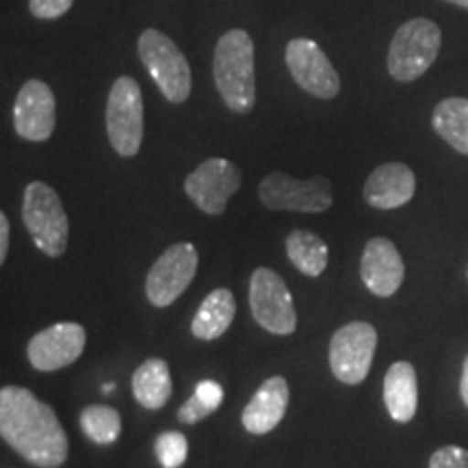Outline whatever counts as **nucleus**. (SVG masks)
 <instances>
[{
	"mask_svg": "<svg viewBox=\"0 0 468 468\" xmlns=\"http://www.w3.org/2000/svg\"><path fill=\"white\" fill-rule=\"evenodd\" d=\"M444 3H452V5H455V7L468 9V0H444Z\"/></svg>",
	"mask_w": 468,
	"mask_h": 468,
	"instance_id": "c756f323",
	"label": "nucleus"
},
{
	"mask_svg": "<svg viewBox=\"0 0 468 468\" xmlns=\"http://www.w3.org/2000/svg\"><path fill=\"white\" fill-rule=\"evenodd\" d=\"M22 221L28 234L46 256H61L68 248L69 226L61 197L50 185L35 180L28 183L22 200Z\"/></svg>",
	"mask_w": 468,
	"mask_h": 468,
	"instance_id": "39448f33",
	"label": "nucleus"
},
{
	"mask_svg": "<svg viewBox=\"0 0 468 468\" xmlns=\"http://www.w3.org/2000/svg\"><path fill=\"white\" fill-rule=\"evenodd\" d=\"M197 273V250L191 243H174L152 265L145 278V295L152 306L165 308L189 289Z\"/></svg>",
	"mask_w": 468,
	"mask_h": 468,
	"instance_id": "9b49d317",
	"label": "nucleus"
},
{
	"mask_svg": "<svg viewBox=\"0 0 468 468\" xmlns=\"http://www.w3.org/2000/svg\"><path fill=\"white\" fill-rule=\"evenodd\" d=\"M417 191L414 172L403 163H384L373 169L365 185V200L368 207L393 210L408 204Z\"/></svg>",
	"mask_w": 468,
	"mask_h": 468,
	"instance_id": "dca6fc26",
	"label": "nucleus"
},
{
	"mask_svg": "<svg viewBox=\"0 0 468 468\" xmlns=\"http://www.w3.org/2000/svg\"><path fill=\"white\" fill-rule=\"evenodd\" d=\"M250 308L256 324L269 335L289 336L297 327L291 291L273 269L259 267L250 280Z\"/></svg>",
	"mask_w": 468,
	"mask_h": 468,
	"instance_id": "6e6552de",
	"label": "nucleus"
},
{
	"mask_svg": "<svg viewBox=\"0 0 468 468\" xmlns=\"http://www.w3.org/2000/svg\"><path fill=\"white\" fill-rule=\"evenodd\" d=\"M259 197L271 210H292V213H324L332 207V183L325 176L297 180L284 172L265 176L259 185Z\"/></svg>",
	"mask_w": 468,
	"mask_h": 468,
	"instance_id": "0eeeda50",
	"label": "nucleus"
},
{
	"mask_svg": "<svg viewBox=\"0 0 468 468\" xmlns=\"http://www.w3.org/2000/svg\"><path fill=\"white\" fill-rule=\"evenodd\" d=\"M109 144L120 156L137 154L144 144V96L133 76H120L107 101Z\"/></svg>",
	"mask_w": 468,
	"mask_h": 468,
	"instance_id": "423d86ee",
	"label": "nucleus"
},
{
	"mask_svg": "<svg viewBox=\"0 0 468 468\" xmlns=\"http://www.w3.org/2000/svg\"><path fill=\"white\" fill-rule=\"evenodd\" d=\"M430 468H468V452L462 447H442L431 455Z\"/></svg>",
	"mask_w": 468,
	"mask_h": 468,
	"instance_id": "bb28decb",
	"label": "nucleus"
},
{
	"mask_svg": "<svg viewBox=\"0 0 468 468\" xmlns=\"http://www.w3.org/2000/svg\"><path fill=\"white\" fill-rule=\"evenodd\" d=\"M134 399L148 410H159L172 397V376L165 360L150 358L133 376Z\"/></svg>",
	"mask_w": 468,
	"mask_h": 468,
	"instance_id": "aec40b11",
	"label": "nucleus"
},
{
	"mask_svg": "<svg viewBox=\"0 0 468 468\" xmlns=\"http://www.w3.org/2000/svg\"><path fill=\"white\" fill-rule=\"evenodd\" d=\"M460 395H462V401H464V403H466V408H468V356H466V360H464V368H462Z\"/></svg>",
	"mask_w": 468,
	"mask_h": 468,
	"instance_id": "c85d7f7f",
	"label": "nucleus"
},
{
	"mask_svg": "<svg viewBox=\"0 0 468 468\" xmlns=\"http://www.w3.org/2000/svg\"><path fill=\"white\" fill-rule=\"evenodd\" d=\"M80 427L85 436L96 444H111L120 438L122 417L109 406H90L80 414Z\"/></svg>",
	"mask_w": 468,
	"mask_h": 468,
	"instance_id": "5701e85b",
	"label": "nucleus"
},
{
	"mask_svg": "<svg viewBox=\"0 0 468 468\" xmlns=\"http://www.w3.org/2000/svg\"><path fill=\"white\" fill-rule=\"evenodd\" d=\"M286 68L297 85L310 96L321 101H332L341 91V76L321 50V46L310 37H295L286 44Z\"/></svg>",
	"mask_w": 468,
	"mask_h": 468,
	"instance_id": "9d476101",
	"label": "nucleus"
},
{
	"mask_svg": "<svg viewBox=\"0 0 468 468\" xmlns=\"http://www.w3.org/2000/svg\"><path fill=\"white\" fill-rule=\"evenodd\" d=\"M234 313H237V303H234L232 292L228 289H215L204 297L202 306L197 308L196 317H193L191 332L193 336L200 341H215L230 327Z\"/></svg>",
	"mask_w": 468,
	"mask_h": 468,
	"instance_id": "6ab92c4d",
	"label": "nucleus"
},
{
	"mask_svg": "<svg viewBox=\"0 0 468 468\" xmlns=\"http://www.w3.org/2000/svg\"><path fill=\"white\" fill-rule=\"evenodd\" d=\"M137 55L165 101L183 104L191 96L189 61L169 35L156 28H145L137 39Z\"/></svg>",
	"mask_w": 468,
	"mask_h": 468,
	"instance_id": "7ed1b4c3",
	"label": "nucleus"
},
{
	"mask_svg": "<svg viewBox=\"0 0 468 468\" xmlns=\"http://www.w3.org/2000/svg\"><path fill=\"white\" fill-rule=\"evenodd\" d=\"M154 452L163 468H180L185 464L189 447H186V438L180 431H165L156 438Z\"/></svg>",
	"mask_w": 468,
	"mask_h": 468,
	"instance_id": "393cba45",
	"label": "nucleus"
},
{
	"mask_svg": "<svg viewBox=\"0 0 468 468\" xmlns=\"http://www.w3.org/2000/svg\"><path fill=\"white\" fill-rule=\"evenodd\" d=\"M431 126L453 150L468 156V98H447L438 102Z\"/></svg>",
	"mask_w": 468,
	"mask_h": 468,
	"instance_id": "412c9836",
	"label": "nucleus"
},
{
	"mask_svg": "<svg viewBox=\"0 0 468 468\" xmlns=\"http://www.w3.org/2000/svg\"><path fill=\"white\" fill-rule=\"evenodd\" d=\"M286 406H289V384L284 378H269L261 384L248 406H245L241 420L243 427L254 436L269 434L276 430L280 420L284 419Z\"/></svg>",
	"mask_w": 468,
	"mask_h": 468,
	"instance_id": "f3484780",
	"label": "nucleus"
},
{
	"mask_svg": "<svg viewBox=\"0 0 468 468\" xmlns=\"http://www.w3.org/2000/svg\"><path fill=\"white\" fill-rule=\"evenodd\" d=\"M360 276L367 289L378 297H390L399 291L403 276H406V267H403L401 254L397 251L393 241L376 237L365 245Z\"/></svg>",
	"mask_w": 468,
	"mask_h": 468,
	"instance_id": "2eb2a0df",
	"label": "nucleus"
},
{
	"mask_svg": "<svg viewBox=\"0 0 468 468\" xmlns=\"http://www.w3.org/2000/svg\"><path fill=\"white\" fill-rule=\"evenodd\" d=\"M221 401H224V388L213 379H204L196 386V393L178 410V420L186 425L197 423V420L213 414L221 406Z\"/></svg>",
	"mask_w": 468,
	"mask_h": 468,
	"instance_id": "b1692460",
	"label": "nucleus"
},
{
	"mask_svg": "<svg viewBox=\"0 0 468 468\" xmlns=\"http://www.w3.org/2000/svg\"><path fill=\"white\" fill-rule=\"evenodd\" d=\"M241 186V169L228 159L213 156L200 163L185 180V193L207 215H221L228 200Z\"/></svg>",
	"mask_w": 468,
	"mask_h": 468,
	"instance_id": "f8f14e48",
	"label": "nucleus"
},
{
	"mask_svg": "<svg viewBox=\"0 0 468 468\" xmlns=\"http://www.w3.org/2000/svg\"><path fill=\"white\" fill-rule=\"evenodd\" d=\"M384 403L397 423L414 419L419 406L417 371L410 362H395L384 378Z\"/></svg>",
	"mask_w": 468,
	"mask_h": 468,
	"instance_id": "a211bd4d",
	"label": "nucleus"
},
{
	"mask_svg": "<svg viewBox=\"0 0 468 468\" xmlns=\"http://www.w3.org/2000/svg\"><path fill=\"white\" fill-rule=\"evenodd\" d=\"M376 347L378 332L367 321H351L336 330L330 341V368L338 382L349 386L365 382Z\"/></svg>",
	"mask_w": 468,
	"mask_h": 468,
	"instance_id": "1a4fd4ad",
	"label": "nucleus"
},
{
	"mask_svg": "<svg viewBox=\"0 0 468 468\" xmlns=\"http://www.w3.org/2000/svg\"><path fill=\"white\" fill-rule=\"evenodd\" d=\"M87 343V332L80 324L63 321L37 332L28 343V362L37 371H58L80 358Z\"/></svg>",
	"mask_w": 468,
	"mask_h": 468,
	"instance_id": "4468645a",
	"label": "nucleus"
},
{
	"mask_svg": "<svg viewBox=\"0 0 468 468\" xmlns=\"http://www.w3.org/2000/svg\"><path fill=\"white\" fill-rule=\"evenodd\" d=\"M115 388V384H104V388H102V393H111V390Z\"/></svg>",
	"mask_w": 468,
	"mask_h": 468,
	"instance_id": "7c9ffc66",
	"label": "nucleus"
},
{
	"mask_svg": "<svg viewBox=\"0 0 468 468\" xmlns=\"http://www.w3.org/2000/svg\"><path fill=\"white\" fill-rule=\"evenodd\" d=\"M9 218L5 213H0V262L7 261L9 251Z\"/></svg>",
	"mask_w": 468,
	"mask_h": 468,
	"instance_id": "cd10ccee",
	"label": "nucleus"
},
{
	"mask_svg": "<svg viewBox=\"0 0 468 468\" xmlns=\"http://www.w3.org/2000/svg\"><path fill=\"white\" fill-rule=\"evenodd\" d=\"M57 126V101L50 85L31 79L17 91L14 102V128L27 142H48Z\"/></svg>",
	"mask_w": 468,
	"mask_h": 468,
	"instance_id": "ddd939ff",
	"label": "nucleus"
},
{
	"mask_svg": "<svg viewBox=\"0 0 468 468\" xmlns=\"http://www.w3.org/2000/svg\"><path fill=\"white\" fill-rule=\"evenodd\" d=\"M286 256L308 278H319L327 267V245L310 230H292L286 237Z\"/></svg>",
	"mask_w": 468,
	"mask_h": 468,
	"instance_id": "4be33fe9",
	"label": "nucleus"
},
{
	"mask_svg": "<svg viewBox=\"0 0 468 468\" xmlns=\"http://www.w3.org/2000/svg\"><path fill=\"white\" fill-rule=\"evenodd\" d=\"M442 46V33L436 22L412 17L397 28L388 46V72L399 83H410L434 66Z\"/></svg>",
	"mask_w": 468,
	"mask_h": 468,
	"instance_id": "20e7f679",
	"label": "nucleus"
},
{
	"mask_svg": "<svg viewBox=\"0 0 468 468\" xmlns=\"http://www.w3.org/2000/svg\"><path fill=\"white\" fill-rule=\"evenodd\" d=\"M213 79L221 101L234 113H250L256 104L254 42L243 28H230L218 39Z\"/></svg>",
	"mask_w": 468,
	"mask_h": 468,
	"instance_id": "f03ea898",
	"label": "nucleus"
},
{
	"mask_svg": "<svg viewBox=\"0 0 468 468\" xmlns=\"http://www.w3.org/2000/svg\"><path fill=\"white\" fill-rule=\"evenodd\" d=\"M74 0H28V11L37 20H57L72 9Z\"/></svg>",
	"mask_w": 468,
	"mask_h": 468,
	"instance_id": "a878e982",
	"label": "nucleus"
},
{
	"mask_svg": "<svg viewBox=\"0 0 468 468\" xmlns=\"http://www.w3.org/2000/svg\"><path fill=\"white\" fill-rule=\"evenodd\" d=\"M0 436L39 468H58L68 460V436L55 410L22 386L0 390Z\"/></svg>",
	"mask_w": 468,
	"mask_h": 468,
	"instance_id": "f257e3e1",
	"label": "nucleus"
}]
</instances>
